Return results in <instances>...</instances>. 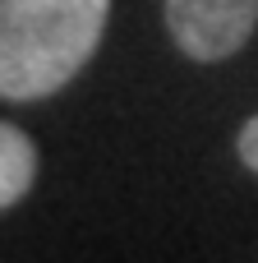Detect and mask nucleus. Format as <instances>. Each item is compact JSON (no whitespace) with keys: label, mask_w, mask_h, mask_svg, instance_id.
<instances>
[{"label":"nucleus","mask_w":258,"mask_h":263,"mask_svg":"<svg viewBox=\"0 0 258 263\" xmlns=\"http://www.w3.org/2000/svg\"><path fill=\"white\" fill-rule=\"evenodd\" d=\"M235 153H240V162L258 176V116H249V120L240 125V134H235Z\"/></svg>","instance_id":"20e7f679"},{"label":"nucleus","mask_w":258,"mask_h":263,"mask_svg":"<svg viewBox=\"0 0 258 263\" xmlns=\"http://www.w3.org/2000/svg\"><path fill=\"white\" fill-rule=\"evenodd\" d=\"M162 9L171 42L199 65L231 60L258 28V0H166Z\"/></svg>","instance_id":"f03ea898"},{"label":"nucleus","mask_w":258,"mask_h":263,"mask_svg":"<svg viewBox=\"0 0 258 263\" xmlns=\"http://www.w3.org/2000/svg\"><path fill=\"white\" fill-rule=\"evenodd\" d=\"M111 0H0V97L60 92L102 46Z\"/></svg>","instance_id":"f257e3e1"},{"label":"nucleus","mask_w":258,"mask_h":263,"mask_svg":"<svg viewBox=\"0 0 258 263\" xmlns=\"http://www.w3.org/2000/svg\"><path fill=\"white\" fill-rule=\"evenodd\" d=\"M37 180V143L0 120V208H14Z\"/></svg>","instance_id":"7ed1b4c3"}]
</instances>
